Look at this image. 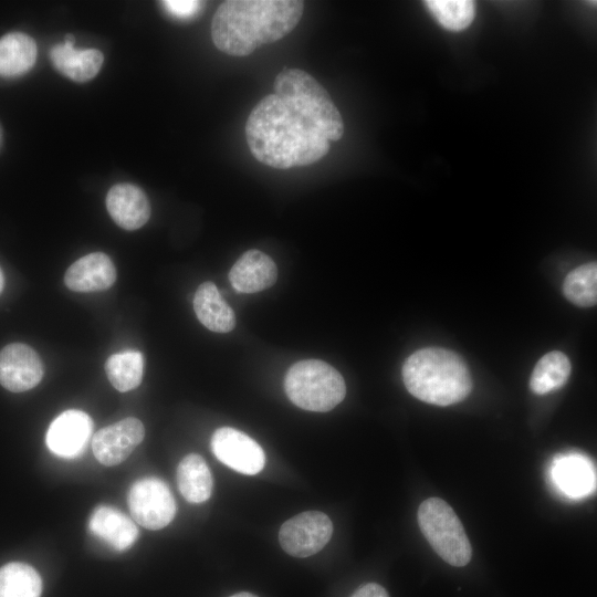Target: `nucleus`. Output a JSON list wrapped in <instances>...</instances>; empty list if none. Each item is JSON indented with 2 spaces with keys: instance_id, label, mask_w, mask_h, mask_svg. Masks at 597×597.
Masks as SVG:
<instances>
[{
  "instance_id": "12",
  "label": "nucleus",
  "mask_w": 597,
  "mask_h": 597,
  "mask_svg": "<svg viewBox=\"0 0 597 597\" xmlns=\"http://www.w3.org/2000/svg\"><path fill=\"white\" fill-rule=\"evenodd\" d=\"M43 365L29 345L13 343L0 352V384L13 392L27 391L42 379Z\"/></svg>"
},
{
  "instance_id": "8",
  "label": "nucleus",
  "mask_w": 597,
  "mask_h": 597,
  "mask_svg": "<svg viewBox=\"0 0 597 597\" xmlns=\"http://www.w3.org/2000/svg\"><path fill=\"white\" fill-rule=\"evenodd\" d=\"M333 524L320 511L302 512L285 521L279 532L281 547L295 557H307L320 552L331 540Z\"/></svg>"
},
{
  "instance_id": "4",
  "label": "nucleus",
  "mask_w": 597,
  "mask_h": 597,
  "mask_svg": "<svg viewBox=\"0 0 597 597\" xmlns=\"http://www.w3.org/2000/svg\"><path fill=\"white\" fill-rule=\"evenodd\" d=\"M274 94L312 122L328 140L344 134L343 118L327 91L308 73L284 67L273 83Z\"/></svg>"
},
{
  "instance_id": "13",
  "label": "nucleus",
  "mask_w": 597,
  "mask_h": 597,
  "mask_svg": "<svg viewBox=\"0 0 597 597\" xmlns=\"http://www.w3.org/2000/svg\"><path fill=\"white\" fill-rule=\"evenodd\" d=\"M116 269L103 252H94L75 261L65 272V285L74 292H98L111 287Z\"/></svg>"
},
{
  "instance_id": "17",
  "label": "nucleus",
  "mask_w": 597,
  "mask_h": 597,
  "mask_svg": "<svg viewBox=\"0 0 597 597\" xmlns=\"http://www.w3.org/2000/svg\"><path fill=\"white\" fill-rule=\"evenodd\" d=\"M90 532L117 552L128 549L138 537L134 521L119 510L108 506H97L90 520Z\"/></svg>"
},
{
  "instance_id": "7",
  "label": "nucleus",
  "mask_w": 597,
  "mask_h": 597,
  "mask_svg": "<svg viewBox=\"0 0 597 597\" xmlns=\"http://www.w3.org/2000/svg\"><path fill=\"white\" fill-rule=\"evenodd\" d=\"M128 507L133 520L148 530L167 526L176 514L175 499L168 485L154 476L140 479L130 486Z\"/></svg>"
},
{
  "instance_id": "23",
  "label": "nucleus",
  "mask_w": 597,
  "mask_h": 597,
  "mask_svg": "<svg viewBox=\"0 0 597 597\" xmlns=\"http://www.w3.org/2000/svg\"><path fill=\"white\" fill-rule=\"evenodd\" d=\"M42 579L30 565L13 562L0 568V597H40Z\"/></svg>"
},
{
  "instance_id": "6",
  "label": "nucleus",
  "mask_w": 597,
  "mask_h": 597,
  "mask_svg": "<svg viewBox=\"0 0 597 597\" xmlns=\"http://www.w3.org/2000/svg\"><path fill=\"white\" fill-rule=\"evenodd\" d=\"M417 517L422 534L444 562L453 566H464L470 562V541L458 515L446 501L439 498L425 500Z\"/></svg>"
},
{
  "instance_id": "29",
  "label": "nucleus",
  "mask_w": 597,
  "mask_h": 597,
  "mask_svg": "<svg viewBox=\"0 0 597 597\" xmlns=\"http://www.w3.org/2000/svg\"><path fill=\"white\" fill-rule=\"evenodd\" d=\"M230 597H258V596L254 595V594L248 593V591H241V593L234 594V595H232Z\"/></svg>"
},
{
  "instance_id": "2",
  "label": "nucleus",
  "mask_w": 597,
  "mask_h": 597,
  "mask_svg": "<svg viewBox=\"0 0 597 597\" xmlns=\"http://www.w3.org/2000/svg\"><path fill=\"white\" fill-rule=\"evenodd\" d=\"M304 2L297 0H228L217 9L211 38L217 49L247 56L263 44L289 34L300 22Z\"/></svg>"
},
{
  "instance_id": "9",
  "label": "nucleus",
  "mask_w": 597,
  "mask_h": 597,
  "mask_svg": "<svg viewBox=\"0 0 597 597\" xmlns=\"http://www.w3.org/2000/svg\"><path fill=\"white\" fill-rule=\"evenodd\" d=\"M210 444L217 459L239 473L254 475L264 468L265 454L261 446L238 429H217Z\"/></svg>"
},
{
  "instance_id": "11",
  "label": "nucleus",
  "mask_w": 597,
  "mask_h": 597,
  "mask_svg": "<svg viewBox=\"0 0 597 597\" xmlns=\"http://www.w3.org/2000/svg\"><path fill=\"white\" fill-rule=\"evenodd\" d=\"M93 427V420L86 412L65 410L49 426L46 446L57 457L76 458L83 453L92 438Z\"/></svg>"
},
{
  "instance_id": "10",
  "label": "nucleus",
  "mask_w": 597,
  "mask_h": 597,
  "mask_svg": "<svg viewBox=\"0 0 597 597\" xmlns=\"http://www.w3.org/2000/svg\"><path fill=\"white\" fill-rule=\"evenodd\" d=\"M144 437L142 421L134 417L125 418L95 432L93 453L102 464L113 467L127 459Z\"/></svg>"
},
{
  "instance_id": "27",
  "label": "nucleus",
  "mask_w": 597,
  "mask_h": 597,
  "mask_svg": "<svg viewBox=\"0 0 597 597\" xmlns=\"http://www.w3.org/2000/svg\"><path fill=\"white\" fill-rule=\"evenodd\" d=\"M161 3L168 12L179 18L191 17L202 4V2L191 0H167Z\"/></svg>"
},
{
  "instance_id": "22",
  "label": "nucleus",
  "mask_w": 597,
  "mask_h": 597,
  "mask_svg": "<svg viewBox=\"0 0 597 597\" xmlns=\"http://www.w3.org/2000/svg\"><path fill=\"white\" fill-rule=\"evenodd\" d=\"M568 357L558 350L545 354L535 365L530 379V388L536 395H545L562 388L570 374Z\"/></svg>"
},
{
  "instance_id": "31",
  "label": "nucleus",
  "mask_w": 597,
  "mask_h": 597,
  "mask_svg": "<svg viewBox=\"0 0 597 597\" xmlns=\"http://www.w3.org/2000/svg\"><path fill=\"white\" fill-rule=\"evenodd\" d=\"M587 3H590V6H596V1H588Z\"/></svg>"
},
{
  "instance_id": "16",
  "label": "nucleus",
  "mask_w": 597,
  "mask_h": 597,
  "mask_svg": "<svg viewBox=\"0 0 597 597\" xmlns=\"http://www.w3.org/2000/svg\"><path fill=\"white\" fill-rule=\"evenodd\" d=\"M106 207L112 219L126 230L139 229L150 216L145 192L132 184L113 186L106 196Z\"/></svg>"
},
{
  "instance_id": "26",
  "label": "nucleus",
  "mask_w": 597,
  "mask_h": 597,
  "mask_svg": "<svg viewBox=\"0 0 597 597\" xmlns=\"http://www.w3.org/2000/svg\"><path fill=\"white\" fill-rule=\"evenodd\" d=\"M425 6L442 28L453 32L469 28L475 17L471 0H427Z\"/></svg>"
},
{
  "instance_id": "1",
  "label": "nucleus",
  "mask_w": 597,
  "mask_h": 597,
  "mask_svg": "<svg viewBox=\"0 0 597 597\" xmlns=\"http://www.w3.org/2000/svg\"><path fill=\"white\" fill-rule=\"evenodd\" d=\"M245 139L253 157L276 168L307 166L329 150V140L290 103L272 93L251 111Z\"/></svg>"
},
{
  "instance_id": "25",
  "label": "nucleus",
  "mask_w": 597,
  "mask_h": 597,
  "mask_svg": "<svg viewBox=\"0 0 597 597\" xmlns=\"http://www.w3.org/2000/svg\"><path fill=\"white\" fill-rule=\"evenodd\" d=\"M563 292L572 303L589 307L597 302V264L589 262L570 271L563 283Z\"/></svg>"
},
{
  "instance_id": "3",
  "label": "nucleus",
  "mask_w": 597,
  "mask_h": 597,
  "mask_svg": "<svg viewBox=\"0 0 597 597\" xmlns=\"http://www.w3.org/2000/svg\"><path fill=\"white\" fill-rule=\"evenodd\" d=\"M402 379L413 397L437 406L460 402L472 389L471 376L462 358L439 347L411 354L402 366Z\"/></svg>"
},
{
  "instance_id": "24",
  "label": "nucleus",
  "mask_w": 597,
  "mask_h": 597,
  "mask_svg": "<svg viewBox=\"0 0 597 597\" xmlns=\"http://www.w3.org/2000/svg\"><path fill=\"white\" fill-rule=\"evenodd\" d=\"M105 371L111 384L125 392L139 386L144 373V357L140 352L126 350L109 356Z\"/></svg>"
},
{
  "instance_id": "21",
  "label": "nucleus",
  "mask_w": 597,
  "mask_h": 597,
  "mask_svg": "<svg viewBox=\"0 0 597 597\" xmlns=\"http://www.w3.org/2000/svg\"><path fill=\"white\" fill-rule=\"evenodd\" d=\"M36 59L34 40L21 32H11L0 39V75L17 76L28 72Z\"/></svg>"
},
{
  "instance_id": "15",
  "label": "nucleus",
  "mask_w": 597,
  "mask_h": 597,
  "mask_svg": "<svg viewBox=\"0 0 597 597\" xmlns=\"http://www.w3.org/2000/svg\"><path fill=\"white\" fill-rule=\"evenodd\" d=\"M277 277L274 261L259 250L244 252L232 265L229 281L240 293H256L272 286Z\"/></svg>"
},
{
  "instance_id": "20",
  "label": "nucleus",
  "mask_w": 597,
  "mask_h": 597,
  "mask_svg": "<svg viewBox=\"0 0 597 597\" xmlns=\"http://www.w3.org/2000/svg\"><path fill=\"white\" fill-rule=\"evenodd\" d=\"M177 484L181 495L190 503H202L211 496L212 475L201 455L190 453L179 462Z\"/></svg>"
},
{
  "instance_id": "19",
  "label": "nucleus",
  "mask_w": 597,
  "mask_h": 597,
  "mask_svg": "<svg viewBox=\"0 0 597 597\" xmlns=\"http://www.w3.org/2000/svg\"><path fill=\"white\" fill-rule=\"evenodd\" d=\"M193 310L200 323L212 332L228 333L235 326L233 310L210 281L198 286L193 296Z\"/></svg>"
},
{
  "instance_id": "18",
  "label": "nucleus",
  "mask_w": 597,
  "mask_h": 597,
  "mask_svg": "<svg viewBox=\"0 0 597 597\" xmlns=\"http://www.w3.org/2000/svg\"><path fill=\"white\" fill-rule=\"evenodd\" d=\"M74 36L69 34L64 43L52 46L50 59L54 67L63 75L75 82H86L98 73L104 56L96 49L74 48Z\"/></svg>"
},
{
  "instance_id": "14",
  "label": "nucleus",
  "mask_w": 597,
  "mask_h": 597,
  "mask_svg": "<svg viewBox=\"0 0 597 597\" xmlns=\"http://www.w3.org/2000/svg\"><path fill=\"white\" fill-rule=\"evenodd\" d=\"M549 473L556 489L568 498H584L595 490L593 463L582 454L572 453L556 458Z\"/></svg>"
},
{
  "instance_id": "28",
  "label": "nucleus",
  "mask_w": 597,
  "mask_h": 597,
  "mask_svg": "<svg viewBox=\"0 0 597 597\" xmlns=\"http://www.w3.org/2000/svg\"><path fill=\"white\" fill-rule=\"evenodd\" d=\"M352 597H389V595L383 586L368 583L356 589Z\"/></svg>"
},
{
  "instance_id": "5",
  "label": "nucleus",
  "mask_w": 597,
  "mask_h": 597,
  "mask_svg": "<svg viewBox=\"0 0 597 597\" xmlns=\"http://www.w3.org/2000/svg\"><path fill=\"white\" fill-rule=\"evenodd\" d=\"M284 389L295 406L317 412L332 410L346 394L339 371L320 359H304L293 364L285 375Z\"/></svg>"
},
{
  "instance_id": "30",
  "label": "nucleus",
  "mask_w": 597,
  "mask_h": 597,
  "mask_svg": "<svg viewBox=\"0 0 597 597\" xmlns=\"http://www.w3.org/2000/svg\"><path fill=\"white\" fill-rule=\"evenodd\" d=\"M3 285H4V277H3V273H2V271L0 269V293H1L2 289H3Z\"/></svg>"
}]
</instances>
